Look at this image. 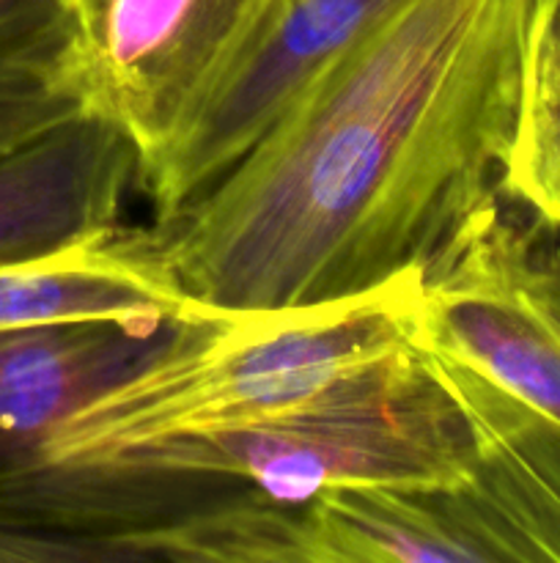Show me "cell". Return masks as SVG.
<instances>
[{"instance_id": "30bf717a", "label": "cell", "mask_w": 560, "mask_h": 563, "mask_svg": "<svg viewBox=\"0 0 560 563\" xmlns=\"http://www.w3.org/2000/svg\"><path fill=\"white\" fill-rule=\"evenodd\" d=\"M80 27L66 0H0V159L86 113Z\"/></svg>"}, {"instance_id": "8fae6325", "label": "cell", "mask_w": 560, "mask_h": 563, "mask_svg": "<svg viewBox=\"0 0 560 563\" xmlns=\"http://www.w3.org/2000/svg\"><path fill=\"white\" fill-rule=\"evenodd\" d=\"M500 192L560 234V0H533L519 113Z\"/></svg>"}, {"instance_id": "52a82bcc", "label": "cell", "mask_w": 560, "mask_h": 563, "mask_svg": "<svg viewBox=\"0 0 560 563\" xmlns=\"http://www.w3.org/2000/svg\"><path fill=\"white\" fill-rule=\"evenodd\" d=\"M176 324L71 319L0 333V478L66 418L163 355Z\"/></svg>"}, {"instance_id": "3957f363", "label": "cell", "mask_w": 560, "mask_h": 563, "mask_svg": "<svg viewBox=\"0 0 560 563\" xmlns=\"http://www.w3.org/2000/svg\"><path fill=\"white\" fill-rule=\"evenodd\" d=\"M475 456L461 405L406 344L267 418L157 440L88 471L163 495L212 482L305 506L338 487H445L464 478Z\"/></svg>"}, {"instance_id": "8992f818", "label": "cell", "mask_w": 560, "mask_h": 563, "mask_svg": "<svg viewBox=\"0 0 560 563\" xmlns=\"http://www.w3.org/2000/svg\"><path fill=\"white\" fill-rule=\"evenodd\" d=\"M141 165L135 137L97 110L0 159V264L115 234Z\"/></svg>"}, {"instance_id": "9c48e42d", "label": "cell", "mask_w": 560, "mask_h": 563, "mask_svg": "<svg viewBox=\"0 0 560 563\" xmlns=\"http://www.w3.org/2000/svg\"><path fill=\"white\" fill-rule=\"evenodd\" d=\"M316 563H494L459 487H338L305 504Z\"/></svg>"}, {"instance_id": "7a4b0ae2", "label": "cell", "mask_w": 560, "mask_h": 563, "mask_svg": "<svg viewBox=\"0 0 560 563\" xmlns=\"http://www.w3.org/2000/svg\"><path fill=\"white\" fill-rule=\"evenodd\" d=\"M421 306L423 278L410 275L307 311L179 319L163 355L66 418L0 478V522L49 478L157 440L258 421L307 399L340 374L412 344Z\"/></svg>"}, {"instance_id": "7c38bea8", "label": "cell", "mask_w": 560, "mask_h": 563, "mask_svg": "<svg viewBox=\"0 0 560 563\" xmlns=\"http://www.w3.org/2000/svg\"><path fill=\"white\" fill-rule=\"evenodd\" d=\"M69 561H104L108 550L91 537H66L14 528L0 522V563H69Z\"/></svg>"}, {"instance_id": "5b68a950", "label": "cell", "mask_w": 560, "mask_h": 563, "mask_svg": "<svg viewBox=\"0 0 560 563\" xmlns=\"http://www.w3.org/2000/svg\"><path fill=\"white\" fill-rule=\"evenodd\" d=\"M267 0H113L82 44L88 108L143 159L176 135Z\"/></svg>"}, {"instance_id": "6da1fadb", "label": "cell", "mask_w": 560, "mask_h": 563, "mask_svg": "<svg viewBox=\"0 0 560 563\" xmlns=\"http://www.w3.org/2000/svg\"><path fill=\"white\" fill-rule=\"evenodd\" d=\"M533 0H401L195 201L121 236L209 317L426 280L500 185Z\"/></svg>"}, {"instance_id": "ba28073f", "label": "cell", "mask_w": 560, "mask_h": 563, "mask_svg": "<svg viewBox=\"0 0 560 563\" xmlns=\"http://www.w3.org/2000/svg\"><path fill=\"white\" fill-rule=\"evenodd\" d=\"M190 313L198 311L179 286L126 251L119 234L0 264V333L71 319L163 322Z\"/></svg>"}, {"instance_id": "4fadbf2b", "label": "cell", "mask_w": 560, "mask_h": 563, "mask_svg": "<svg viewBox=\"0 0 560 563\" xmlns=\"http://www.w3.org/2000/svg\"><path fill=\"white\" fill-rule=\"evenodd\" d=\"M66 3H69L71 14H75L77 27H80V42L86 44L88 38L97 33L99 22H102V16L108 14L113 0H66Z\"/></svg>"}, {"instance_id": "277c9868", "label": "cell", "mask_w": 560, "mask_h": 563, "mask_svg": "<svg viewBox=\"0 0 560 563\" xmlns=\"http://www.w3.org/2000/svg\"><path fill=\"white\" fill-rule=\"evenodd\" d=\"M401 0H267L192 113L143 159L141 187L168 218L223 179L302 91Z\"/></svg>"}]
</instances>
